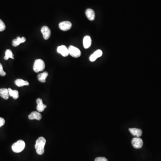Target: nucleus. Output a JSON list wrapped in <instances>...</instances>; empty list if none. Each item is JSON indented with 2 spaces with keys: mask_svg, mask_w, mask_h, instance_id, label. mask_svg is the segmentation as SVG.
I'll return each mask as SVG.
<instances>
[{
  "mask_svg": "<svg viewBox=\"0 0 161 161\" xmlns=\"http://www.w3.org/2000/svg\"><path fill=\"white\" fill-rule=\"evenodd\" d=\"M46 141L44 137H40L37 140L35 149L39 155H42L44 152V146Z\"/></svg>",
  "mask_w": 161,
  "mask_h": 161,
  "instance_id": "nucleus-1",
  "label": "nucleus"
},
{
  "mask_svg": "<svg viewBox=\"0 0 161 161\" xmlns=\"http://www.w3.org/2000/svg\"><path fill=\"white\" fill-rule=\"evenodd\" d=\"M25 144L24 141L20 140L13 144L12 149L15 153H20L24 150L25 148Z\"/></svg>",
  "mask_w": 161,
  "mask_h": 161,
  "instance_id": "nucleus-2",
  "label": "nucleus"
},
{
  "mask_svg": "<svg viewBox=\"0 0 161 161\" xmlns=\"http://www.w3.org/2000/svg\"><path fill=\"white\" fill-rule=\"evenodd\" d=\"M45 67L44 62L42 60L37 59L35 60L33 66V70L36 73L43 71Z\"/></svg>",
  "mask_w": 161,
  "mask_h": 161,
  "instance_id": "nucleus-3",
  "label": "nucleus"
},
{
  "mask_svg": "<svg viewBox=\"0 0 161 161\" xmlns=\"http://www.w3.org/2000/svg\"><path fill=\"white\" fill-rule=\"evenodd\" d=\"M68 52L70 54L73 58H78L81 55V52L78 48L73 46H70L68 47Z\"/></svg>",
  "mask_w": 161,
  "mask_h": 161,
  "instance_id": "nucleus-4",
  "label": "nucleus"
},
{
  "mask_svg": "<svg viewBox=\"0 0 161 161\" xmlns=\"http://www.w3.org/2000/svg\"><path fill=\"white\" fill-rule=\"evenodd\" d=\"M72 24L69 21H64L60 23L59 25V28L63 31H67L71 28Z\"/></svg>",
  "mask_w": 161,
  "mask_h": 161,
  "instance_id": "nucleus-5",
  "label": "nucleus"
},
{
  "mask_svg": "<svg viewBox=\"0 0 161 161\" xmlns=\"http://www.w3.org/2000/svg\"><path fill=\"white\" fill-rule=\"evenodd\" d=\"M133 147L135 149H140L143 145V141L140 138H134L132 141Z\"/></svg>",
  "mask_w": 161,
  "mask_h": 161,
  "instance_id": "nucleus-6",
  "label": "nucleus"
},
{
  "mask_svg": "<svg viewBox=\"0 0 161 161\" xmlns=\"http://www.w3.org/2000/svg\"><path fill=\"white\" fill-rule=\"evenodd\" d=\"M57 51L64 57H67L69 55V52L67 47L65 45L60 46L58 47Z\"/></svg>",
  "mask_w": 161,
  "mask_h": 161,
  "instance_id": "nucleus-7",
  "label": "nucleus"
},
{
  "mask_svg": "<svg viewBox=\"0 0 161 161\" xmlns=\"http://www.w3.org/2000/svg\"><path fill=\"white\" fill-rule=\"evenodd\" d=\"M44 39L47 40L51 36V30L47 26H44L41 29Z\"/></svg>",
  "mask_w": 161,
  "mask_h": 161,
  "instance_id": "nucleus-8",
  "label": "nucleus"
},
{
  "mask_svg": "<svg viewBox=\"0 0 161 161\" xmlns=\"http://www.w3.org/2000/svg\"><path fill=\"white\" fill-rule=\"evenodd\" d=\"M36 103L37 104V110L38 112H43L45 109L47 107V106L44 104L43 103V101L41 98H38L36 100Z\"/></svg>",
  "mask_w": 161,
  "mask_h": 161,
  "instance_id": "nucleus-9",
  "label": "nucleus"
},
{
  "mask_svg": "<svg viewBox=\"0 0 161 161\" xmlns=\"http://www.w3.org/2000/svg\"><path fill=\"white\" fill-rule=\"evenodd\" d=\"M103 55V52L101 50H98L90 57V60L91 62H94L97 59L100 58Z\"/></svg>",
  "mask_w": 161,
  "mask_h": 161,
  "instance_id": "nucleus-10",
  "label": "nucleus"
},
{
  "mask_svg": "<svg viewBox=\"0 0 161 161\" xmlns=\"http://www.w3.org/2000/svg\"><path fill=\"white\" fill-rule=\"evenodd\" d=\"M129 132L133 136L139 138L142 135V131L141 129L136 128H129Z\"/></svg>",
  "mask_w": 161,
  "mask_h": 161,
  "instance_id": "nucleus-11",
  "label": "nucleus"
},
{
  "mask_svg": "<svg viewBox=\"0 0 161 161\" xmlns=\"http://www.w3.org/2000/svg\"><path fill=\"white\" fill-rule=\"evenodd\" d=\"M28 118L31 120L36 119V120H40L42 119V116L38 111H33L29 115Z\"/></svg>",
  "mask_w": 161,
  "mask_h": 161,
  "instance_id": "nucleus-12",
  "label": "nucleus"
},
{
  "mask_svg": "<svg viewBox=\"0 0 161 161\" xmlns=\"http://www.w3.org/2000/svg\"><path fill=\"white\" fill-rule=\"evenodd\" d=\"M83 46L85 49H87L90 47L92 43L91 38L88 36H86L83 39Z\"/></svg>",
  "mask_w": 161,
  "mask_h": 161,
  "instance_id": "nucleus-13",
  "label": "nucleus"
},
{
  "mask_svg": "<svg viewBox=\"0 0 161 161\" xmlns=\"http://www.w3.org/2000/svg\"><path fill=\"white\" fill-rule=\"evenodd\" d=\"M25 40L26 39L24 37L21 38L20 37H17L16 39H14L12 41V45L14 47L18 46L21 43H24Z\"/></svg>",
  "mask_w": 161,
  "mask_h": 161,
  "instance_id": "nucleus-14",
  "label": "nucleus"
},
{
  "mask_svg": "<svg viewBox=\"0 0 161 161\" xmlns=\"http://www.w3.org/2000/svg\"><path fill=\"white\" fill-rule=\"evenodd\" d=\"M86 15L89 20L93 21L95 18V13L93 9H88L86 11Z\"/></svg>",
  "mask_w": 161,
  "mask_h": 161,
  "instance_id": "nucleus-15",
  "label": "nucleus"
},
{
  "mask_svg": "<svg viewBox=\"0 0 161 161\" xmlns=\"http://www.w3.org/2000/svg\"><path fill=\"white\" fill-rule=\"evenodd\" d=\"M0 96L6 100L8 99L9 96L8 90L6 88L0 89Z\"/></svg>",
  "mask_w": 161,
  "mask_h": 161,
  "instance_id": "nucleus-16",
  "label": "nucleus"
},
{
  "mask_svg": "<svg viewBox=\"0 0 161 161\" xmlns=\"http://www.w3.org/2000/svg\"><path fill=\"white\" fill-rule=\"evenodd\" d=\"M15 84L18 87H22L24 86H29V83L26 81L21 79H17L15 81Z\"/></svg>",
  "mask_w": 161,
  "mask_h": 161,
  "instance_id": "nucleus-17",
  "label": "nucleus"
},
{
  "mask_svg": "<svg viewBox=\"0 0 161 161\" xmlns=\"http://www.w3.org/2000/svg\"><path fill=\"white\" fill-rule=\"evenodd\" d=\"M48 75V73L47 72H44L43 73L39 74L38 75V79L41 82H45Z\"/></svg>",
  "mask_w": 161,
  "mask_h": 161,
  "instance_id": "nucleus-18",
  "label": "nucleus"
},
{
  "mask_svg": "<svg viewBox=\"0 0 161 161\" xmlns=\"http://www.w3.org/2000/svg\"><path fill=\"white\" fill-rule=\"evenodd\" d=\"M9 93V95L10 96L12 97L13 98L15 99H17L19 97V94H18V91L16 90H13L10 88L8 89Z\"/></svg>",
  "mask_w": 161,
  "mask_h": 161,
  "instance_id": "nucleus-19",
  "label": "nucleus"
},
{
  "mask_svg": "<svg viewBox=\"0 0 161 161\" xmlns=\"http://www.w3.org/2000/svg\"><path fill=\"white\" fill-rule=\"evenodd\" d=\"M9 58H11L12 59H14V55H13V53L12 51L9 49H8L5 52V56L4 57V59L6 60H8Z\"/></svg>",
  "mask_w": 161,
  "mask_h": 161,
  "instance_id": "nucleus-20",
  "label": "nucleus"
},
{
  "mask_svg": "<svg viewBox=\"0 0 161 161\" xmlns=\"http://www.w3.org/2000/svg\"><path fill=\"white\" fill-rule=\"evenodd\" d=\"M6 29V25L4 22L0 19V31H4Z\"/></svg>",
  "mask_w": 161,
  "mask_h": 161,
  "instance_id": "nucleus-21",
  "label": "nucleus"
},
{
  "mask_svg": "<svg viewBox=\"0 0 161 161\" xmlns=\"http://www.w3.org/2000/svg\"><path fill=\"white\" fill-rule=\"evenodd\" d=\"M6 73L4 71L3 69V66L0 63V75L1 76H6Z\"/></svg>",
  "mask_w": 161,
  "mask_h": 161,
  "instance_id": "nucleus-22",
  "label": "nucleus"
},
{
  "mask_svg": "<svg viewBox=\"0 0 161 161\" xmlns=\"http://www.w3.org/2000/svg\"><path fill=\"white\" fill-rule=\"evenodd\" d=\"M95 161H108V160L104 157H98L95 158Z\"/></svg>",
  "mask_w": 161,
  "mask_h": 161,
  "instance_id": "nucleus-23",
  "label": "nucleus"
},
{
  "mask_svg": "<svg viewBox=\"0 0 161 161\" xmlns=\"http://www.w3.org/2000/svg\"><path fill=\"white\" fill-rule=\"evenodd\" d=\"M5 123V120L2 118L0 117V127L4 125Z\"/></svg>",
  "mask_w": 161,
  "mask_h": 161,
  "instance_id": "nucleus-24",
  "label": "nucleus"
}]
</instances>
